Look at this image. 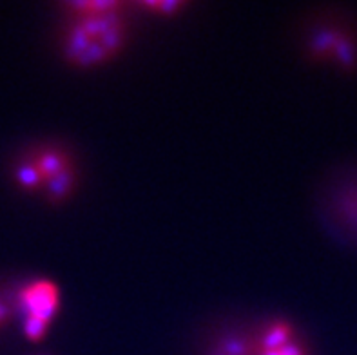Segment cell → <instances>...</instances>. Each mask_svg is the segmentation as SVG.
I'll use <instances>...</instances> for the list:
<instances>
[{
    "instance_id": "obj_1",
    "label": "cell",
    "mask_w": 357,
    "mask_h": 355,
    "mask_svg": "<svg viewBox=\"0 0 357 355\" xmlns=\"http://www.w3.org/2000/svg\"><path fill=\"white\" fill-rule=\"evenodd\" d=\"M56 44L73 69L91 71L116 60L131 36V4L120 0L63 2Z\"/></svg>"
},
{
    "instance_id": "obj_2",
    "label": "cell",
    "mask_w": 357,
    "mask_h": 355,
    "mask_svg": "<svg viewBox=\"0 0 357 355\" xmlns=\"http://www.w3.org/2000/svg\"><path fill=\"white\" fill-rule=\"evenodd\" d=\"M13 183L51 205H63L78 192L82 169L77 154L59 139L27 145L13 163Z\"/></svg>"
},
{
    "instance_id": "obj_3",
    "label": "cell",
    "mask_w": 357,
    "mask_h": 355,
    "mask_svg": "<svg viewBox=\"0 0 357 355\" xmlns=\"http://www.w3.org/2000/svg\"><path fill=\"white\" fill-rule=\"evenodd\" d=\"M305 59L343 73L357 71V17L326 9L308 15L299 31Z\"/></svg>"
},
{
    "instance_id": "obj_4",
    "label": "cell",
    "mask_w": 357,
    "mask_h": 355,
    "mask_svg": "<svg viewBox=\"0 0 357 355\" xmlns=\"http://www.w3.org/2000/svg\"><path fill=\"white\" fill-rule=\"evenodd\" d=\"M323 229L344 247L357 248V160L332 167L316 192Z\"/></svg>"
},
{
    "instance_id": "obj_5",
    "label": "cell",
    "mask_w": 357,
    "mask_h": 355,
    "mask_svg": "<svg viewBox=\"0 0 357 355\" xmlns=\"http://www.w3.org/2000/svg\"><path fill=\"white\" fill-rule=\"evenodd\" d=\"M15 297L24 338L31 342L44 341L62 305L59 285L50 278H31L17 287Z\"/></svg>"
},
{
    "instance_id": "obj_6",
    "label": "cell",
    "mask_w": 357,
    "mask_h": 355,
    "mask_svg": "<svg viewBox=\"0 0 357 355\" xmlns=\"http://www.w3.org/2000/svg\"><path fill=\"white\" fill-rule=\"evenodd\" d=\"M254 355H312L305 333L285 317H268L254 324Z\"/></svg>"
},
{
    "instance_id": "obj_7",
    "label": "cell",
    "mask_w": 357,
    "mask_h": 355,
    "mask_svg": "<svg viewBox=\"0 0 357 355\" xmlns=\"http://www.w3.org/2000/svg\"><path fill=\"white\" fill-rule=\"evenodd\" d=\"M202 355H254V324L240 321L218 324L207 333Z\"/></svg>"
},
{
    "instance_id": "obj_8",
    "label": "cell",
    "mask_w": 357,
    "mask_h": 355,
    "mask_svg": "<svg viewBox=\"0 0 357 355\" xmlns=\"http://www.w3.org/2000/svg\"><path fill=\"white\" fill-rule=\"evenodd\" d=\"M131 6L132 9L144 11L145 15H151V17L172 18L183 13L190 4L189 2H178V0H171V2L158 0V2H136V4Z\"/></svg>"
},
{
    "instance_id": "obj_9",
    "label": "cell",
    "mask_w": 357,
    "mask_h": 355,
    "mask_svg": "<svg viewBox=\"0 0 357 355\" xmlns=\"http://www.w3.org/2000/svg\"><path fill=\"white\" fill-rule=\"evenodd\" d=\"M15 290L0 288V330H4L13 319H17V297Z\"/></svg>"
}]
</instances>
